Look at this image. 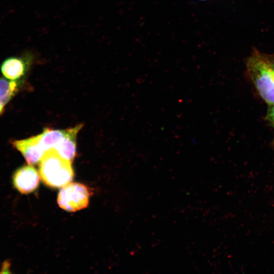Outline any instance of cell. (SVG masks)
<instances>
[{
	"mask_svg": "<svg viewBox=\"0 0 274 274\" xmlns=\"http://www.w3.org/2000/svg\"><path fill=\"white\" fill-rule=\"evenodd\" d=\"M247 73L262 98L274 105V58L254 50L246 63Z\"/></svg>",
	"mask_w": 274,
	"mask_h": 274,
	"instance_id": "obj_1",
	"label": "cell"
},
{
	"mask_svg": "<svg viewBox=\"0 0 274 274\" xmlns=\"http://www.w3.org/2000/svg\"><path fill=\"white\" fill-rule=\"evenodd\" d=\"M72 162L61 157L53 149L47 151L39 162V174L43 182L52 188L62 187L73 180Z\"/></svg>",
	"mask_w": 274,
	"mask_h": 274,
	"instance_id": "obj_2",
	"label": "cell"
},
{
	"mask_svg": "<svg viewBox=\"0 0 274 274\" xmlns=\"http://www.w3.org/2000/svg\"><path fill=\"white\" fill-rule=\"evenodd\" d=\"M89 193L87 187L80 183H72L62 187L57 202L59 207L69 212L85 208L88 204Z\"/></svg>",
	"mask_w": 274,
	"mask_h": 274,
	"instance_id": "obj_3",
	"label": "cell"
},
{
	"mask_svg": "<svg viewBox=\"0 0 274 274\" xmlns=\"http://www.w3.org/2000/svg\"><path fill=\"white\" fill-rule=\"evenodd\" d=\"M40 174L32 165H25L17 168L12 176L14 187L21 194H29L38 187Z\"/></svg>",
	"mask_w": 274,
	"mask_h": 274,
	"instance_id": "obj_4",
	"label": "cell"
},
{
	"mask_svg": "<svg viewBox=\"0 0 274 274\" xmlns=\"http://www.w3.org/2000/svg\"><path fill=\"white\" fill-rule=\"evenodd\" d=\"M30 55L24 57L11 56L1 64V71L5 78L12 81H19L25 75L31 62Z\"/></svg>",
	"mask_w": 274,
	"mask_h": 274,
	"instance_id": "obj_5",
	"label": "cell"
},
{
	"mask_svg": "<svg viewBox=\"0 0 274 274\" xmlns=\"http://www.w3.org/2000/svg\"><path fill=\"white\" fill-rule=\"evenodd\" d=\"M12 145L21 153L30 165L39 163L45 153L39 144L38 135L25 139L13 141Z\"/></svg>",
	"mask_w": 274,
	"mask_h": 274,
	"instance_id": "obj_6",
	"label": "cell"
},
{
	"mask_svg": "<svg viewBox=\"0 0 274 274\" xmlns=\"http://www.w3.org/2000/svg\"><path fill=\"white\" fill-rule=\"evenodd\" d=\"M82 124L66 129V133L55 150L62 158L72 161L76 153V138Z\"/></svg>",
	"mask_w": 274,
	"mask_h": 274,
	"instance_id": "obj_7",
	"label": "cell"
},
{
	"mask_svg": "<svg viewBox=\"0 0 274 274\" xmlns=\"http://www.w3.org/2000/svg\"><path fill=\"white\" fill-rule=\"evenodd\" d=\"M19 84V81L0 78V115L8 103L18 92Z\"/></svg>",
	"mask_w": 274,
	"mask_h": 274,
	"instance_id": "obj_8",
	"label": "cell"
},
{
	"mask_svg": "<svg viewBox=\"0 0 274 274\" xmlns=\"http://www.w3.org/2000/svg\"><path fill=\"white\" fill-rule=\"evenodd\" d=\"M266 118L274 127V105H270L268 110Z\"/></svg>",
	"mask_w": 274,
	"mask_h": 274,
	"instance_id": "obj_9",
	"label": "cell"
},
{
	"mask_svg": "<svg viewBox=\"0 0 274 274\" xmlns=\"http://www.w3.org/2000/svg\"><path fill=\"white\" fill-rule=\"evenodd\" d=\"M199 1H207V0H199Z\"/></svg>",
	"mask_w": 274,
	"mask_h": 274,
	"instance_id": "obj_10",
	"label": "cell"
}]
</instances>
